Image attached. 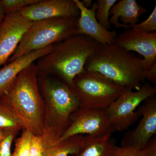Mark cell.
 Instances as JSON below:
<instances>
[{
    "label": "cell",
    "mask_w": 156,
    "mask_h": 156,
    "mask_svg": "<svg viewBox=\"0 0 156 156\" xmlns=\"http://www.w3.org/2000/svg\"><path fill=\"white\" fill-rule=\"evenodd\" d=\"M38 83L44 104L42 137L46 147L58 142L80 104L72 89L60 80L39 73Z\"/></svg>",
    "instance_id": "1"
},
{
    "label": "cell",
    "mask_w": 156,
    "mask_h": 156,
    "mask_svg": "<svg viewBox=\"0 0 156 156\" xmlns=\"http://www.w3.org/2000/svg\"><path fill=\"white\" fill-rule=\"evenodd\" d=\"M101 45L83 35H74L53 45L52 51L37 60L39 73L55 75L68 85L85 69L87 59Z\"/></svg>",
    "instance_id": "2"
},
{
    "label": "cell",
    "mask_w": 156,
    "mask_h": 156,
    "mask_svg": "<svg viewBox=\"0 0 156 156\" xmlns=\"http://www.w3.org/2000/svg\"><path fill=\"white\" fill-rule=\"evenodd\" d=\"M84 68L132 90L140 89L144 81L143 59L114 43L101 45L98 50L87 59Z\"/></svg>",
    "instance_id": "3"
},
{
    "label": "cell",
    "mask_w": 156,
    "mask_h": 156,
    "mask_svg": "<svg viewBox=\"0 0 156 156\" xmlns=\"http://www.w3.org/2000/svg\"><path fill=\"white\" fill-rule=\"evenodd\" d=\"M38 74L34 62L20 72L11 90L1 99L13 108L26 129L34 135L42 136L44 104L39 91Z\"/></svg>",
    "instance_id": "4"
},
{
    "label": "cell",
    "mask_w": 156,
    "mask_h": 156,
    "mask_svg": "<svg viewBox=\"0 0 156 156\" xmlns=\"http://www.w3.org/2000/svg\"><path fill=\"white\" fill-rule=\"evenodd\" d=\"M79 17H56L33 22L8 62L76 35Z\"/></svg>",
    "instance_id": "5"
},
{
    "label": "cell",
    "mask_w": 156,
    "mask_h": 156,
    "mask_svg": "<svg viewBox=\"0 0 156 156\" xmlns=\"http://www.w3.org/2000/svg\"><path fill=\"white\" fill-rule=\"evenodd\" d=\"M71 88L79 101V108L84 109L107 108L127 89L86 69L76 77Z\"/></svg>",
    "instance_id": "6"
},
{
    "label": "cell",
    "mask_w": 156,
    "mask_h": 156,
    "mask_svg": "<svg viewBox=\"0 0 156 156\" xmlns=\"http://www.w3.org/2000/svg\"><path fill=\"white\" fill-rule=\"evenodd\" d=\"M156 93V87L149 83H145L140 89L135 91L126 89L106 108L114 131H126L136 122L141 117L138 107L148 98L155 96Z\"/></svg>",
    "instance_id": "7"
},
{
    "label": "cell",
    "mask_w": 156,
    "mask_h": 156,
    "mask_svg": "<svg viewBox=\"0 0 156 156\" xmlns=\"http://www.w3.org/2000/svg\"><path fill=\"white\" fill-rule=\"evenodd\" d=\"M69 127L58 142L77 135L98 137L112 134L115 131L109 119L106 108H79L71 115Z\"/></svg>",
    "instance_id": "8"
},
{
    "label": "cell",
    "mask_w": 156,
    "mask_h": 156,
    "mask_svg": "<svg viewBox=\"0 0 156 156\" xmlns=\"http://www.w3.org/2000/svg\"><path fill=\"white\" fill-rule=\"evenodd\" d=\"M32 22L19 12L6 14L0 27V67L8 63Z\"/></svg>",
    "instance_id": "9"
},
{
    "label": "cell",
    "mask_w": 156,
    "mask_h": 156,
    "mask_svg": "<svg viewBox=\"0 0 156 156\" xmlns=\"http://www.w3.org/2000/svg\"><path fill=\"white\" fill-rule=\"evenodd\" d=\"M141 119L135 129L123 137L122 146L135 147L143 149L156 134V97L146 100L138 107Z\"/></svg>",
    "instance_id": "10"
},
{
    "label": "cell",
    "mask_w": 156,
    "mask_h": 156,
    "mask_svg": "<svg viewBox=\"0 0 156 156\" xmlns=\"http://www.w3.org/2000/svg\"><path fill=\"white\" fill-rule=\"evenodd\" d=\"M114 44L129 52L134 51L141 55L144 70L156 62V32L146 33L130 28L117 35Z\"/></svg>",
    "instance_id": "11"
},
{
    "label": "cell",
    "mask_w": 156,
    "mask_h": 156,
    "mask_svg": "<svg viewBox=\"0 0 156 156\" xmlns=\"http://www.w3.org/2000/svg\"><path fill=\"white\" fill-rule=\"evenodd\" d=\"M19 12L32 22L56 17H79L80 15V10L73 0H40Z\"/></svg>",
    "instance_id": "12"
},
{
    "label": "cell",
    "mask_w": 156,
    "mask_h": 156,
    "mask_svg": "<svg viewBox=\"0 0 156 156\" xmlns=\"http://www.w3.org/2000/svg\"><path fill=\"white\" fill-rule=\"evenodd\" d=\"M80 11L76 34L87 36L100 45L113 44L117 36L115 30H107L101 25L95 17L96 2L90 9L85 8L81 1L73 0Z\"/></svg>",
    "instance_id": "13"
},
{
    "label": "cell",
    "mask_w": 156,
    "mask_h": 156,
    "mask_svg": "<svg viewBox=\"0 0 156 156\" xmlns=\"http://www.w3.org/2000/svg\"><path fill=\"white\" fill-rule=\"evenodd\" d=\"M53 45L20 56L8 62L0 69V99L11 90L20 72L39 58L50 53L53 50Z\"/></svg>",
    "instance_id": "14"
},
{
    "label": "cell",
    "mask_w": 156,
    "mask_h": 156,
    "mask_svg": "<svg viewBox=\"0 0 156 156\" xmlns=\"http://www.w3.org/2000/svg\"><path fill=\"white\" fill-rule=\"evenodd\" d=\"M147 11L135 0H120L111 9L109 22L116 28H131Z\"/></svg>",
    "instance_id": "15"
},
{
    "label": "cell",
    "mask_w": 156,
    "mask_h": 156,
    "mask_svg": "<svg viewBox=\"0 0 156 156\" xmlns=\"http://www.w3.org/2000/svg\"><path fill=\"white\" fill-rule=\"evenodd\" d=\"M117 146L112 134L94 137L88 136L83 149L71 156H114Z\"/></svg>",
    "instance_id": "16"
},
{
    "label": "cell",
    "mask_w": 156,
    "mask_h": 156,
    "mask_svg": "<svg viewBox=\"0 0 156 156\" xmlns=\"http://www.w3.org/2000/svg\"><path fill=\"white\" fill-rule=\"evenodd\" d=\"M87 135H77L45 147L44 156H70L77 154L83 148Z\"/></svg>",
    "instance_id": "17"
},
{
    "label": "cell",
    "mask_w": 156,
    "mask_h": 156,
    "mask_svg": "<svg viewBox=\"0 0 156 156\" xmlns=\"http://www.w3.org/2000/svg\"><path fill=\"white\" fill-rule=\"evenodd\" d=\"M24 124L10 105L0 99V130L5 131L25 129Z\"/></svg>",
    "instance_id": "18"
},
{
    "label": "cell",
    "mask_w": 156,
    "mask_h": 156,
    "mask_svg": "<svg viewBox=\"0 0 156 156\" xmlns=\"http://www.w3.org/2000/svg\"><path fill=\"white\" fill-rule=\"evenodd\" d=\"M117 0H98L97 8L95 11V17L98 22L104 28L109 30L110 24L109 22L110 12Z\"/></svg>",
    "instance_id": "19"
},
{
    "label": "cell",
    "mask_w": 156,
    "mask_h": 156,
    "mask_svg": "<svg viewBox=\"0 0 156 156\" xmlns=\"http://www.w3.org/2000/svg\"><path fill=\"white\" fill-rule=\"evenodd\" d=\"M34 134L27 129L23 130L22 134L15 142L12 156H30L32 139Z\"/></svg>",
    "instance_id": "20"
},
{
    "label": "cell",
    "mask_w": 156,
    "mask_h": 156,
    "mask_svg": "<svg viewBox=\"0 0 156 156\" xmlns=\"http://www.w3.org/2000/svg\"><path fill=\"white\" fill-rule=\"evenodd\" d=\"M40 0H1L5 14L19 12L21 9L37 3Z\"/></svg>",
    "instance_id": "21"
},
{
    "label": "cell",
    "mask_w": 156,
    "mask_h": 156,
    "mask_svg": "<svg viewBox=\"0 0 156 156\" xmlns=\"http://www.w3.org/2000/svg\"><path fill=\"white\" fill-rule=\"evenodd\" d=\"M131 28L146 33L156 32V6H155L147 19L140 23H137L133 26Z\"/></svg>",
    "instance_id": "22"
},
{
    "label": "cell",
    "mask_w": 156,
    "mask_h": 156,
    "mask_svg": "<svg viewBox=\"0 0 156 156\" xmlns=\"http://www.w3.org/2000/svg\"><path fill=\"white\" fill-rule=\"evenodd\" d=\"M18 131H8L0 142V156H12L11 148L12 143Z\"/></svg>",
    "instance_id": "23"
},
{
    "label": "cell",
    "mask_w": 156,
    "mask_h": 156,
    "mask_svg": "<svg viewBox=\"0 0 156 156\" xmlns=\"http://www.w3.org/2000/svg\"><path fill=\"white\" fill-rule=\"evenodd\" d=\"M45 146L41 136L33 135L30 156H44Z\"/></svg>",
    "instance_id": "24"
},
{
    "label": "cell",
    "mask_w": 156,
    "mask_h": 156,
    "mask_svg": "<svg viewBox=\"0 0 156 156\" xmlns=\"http://www.w3.org/2000/svg\"><path fill=\"white\" fill-rule=\"evenodd\" d=\"M114 156H143V152L135 147L117 146Z\"/></svg>",
    "instance_id": "25"
},
{
    "label": "cell",
    "mask_w": 156,
    "mask_h": 156,
    "mask_svg": "<svg viewBox=\"0 0 156 156\" xmlns=\"http://www.w3.org/2000/svg\"><path fill=\"white\" fill-rule=\"evenodd\" d=\"M143 156H156V138L154 136L143 149Z\"/></svg>",
    "instance_id": "26"
},
{
    "label": "cell",
    "mask_w": 156,
    "mask_h": 156,
    "mask_svg": "<svg viewBox=\"0 0 156 156\" xmlns=\"http://www.w3.org/2000/svg\"><path fill=\"white\" fill-rule=\"evenodd\" d=\"M144 80H147L154 85L156 84V62L151 67L144 71L143 75Z\"/></svg>",
    "instance_id": "27"
},
{
    "label": "cell",
    "mask_w": 156,
    "mask_h": 156,
    "mask_svg": "<svg viewBox=\"0 0 156 156\" xmlns=\"http://www.w3.org/2000/svg\"><path fill=\"white\" fill-rule=\"evenodd\" d=\"M5 15L4 9H3L2 2H1V0H0V27L2 24L5 17Z\"/></svg>",
    "instance_id": "28"
},
{
    "label": "cell",
    "mask_w": 156,
    "mask_h": 156,
    "mask_svg": "<svg viewBox=\"0 0 156 156\" xmlns=\"http://www.w3.org/2000/svg\"><path fill=\"white\" fill-rule=\"evenodd\" d=\"M81 2L83 5L84 7L87 9H91L93 5V3H92V0H83Z\"/></svg>",
    "instance_id": "29"
},
{
    "label": "cell",
    "mask_w": 156,
    "mask_h": 156,
    "mask_svg": "<svg viewBox=\"0 0 156 156\" xmlns=\"http://www.w3.org/2000/svg\"><path fill=\"white\" fill-rule=\"evenodd\" d=\"M8 131H3V130H0V142L2 141V140L3 139L4 136L6 135V133Z\"/></svg>",
    "instance_id": "30"
},
{
    "label": "cell",
    "mask_w": 156,
    "mask_h": 156,
    "mask_svg": "<svg viewBox=\"0 0 156 156\" xmlns=\"http://www.w3.org/2000/svg\"></svg>",
    "instance_id": "31"
}]
</instances>
